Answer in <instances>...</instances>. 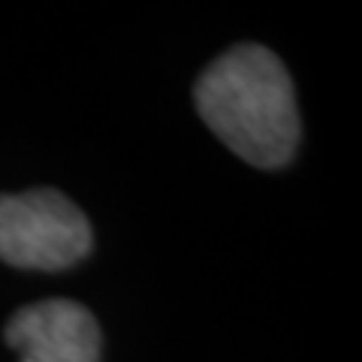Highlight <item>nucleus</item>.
<instances>
[{
	"label": "nucleus",
	"mask_w": 362,
	"mask_h": 362,
	"mask_svg": "<svg viewBox=\"0 0 362 362\" xmlns=\"http://www.w3.org/2000/svg\"><path fill=\"white\" fill-rule=\"evenodd\" d=\"M202 121L259 169L284 166L299 145L293 82L275 54L245 42L221 54L194 88Z\"/></svg>",
	"instance_id": "obj_1"
},
{
	"label": "nucleus",
	"mask_w": 362,
	"mask_h": 362,
	"mask_svg": "<svg viewBox=\"0 0 362 362\" xmlns=\"http://www.w3.org/2000/svg\"><path fill=\"white\" fill-rule=\"evenodd\" d=\"M90 251V223L58 190L0 194V259L18 269H66Z\"/></svg>",
	"instance_id": "obj_2"
},
{
	"label": "nucleus",
	"mask_w": 362,
	"mask_h": 362,
	"mask_svg": "<svg viewBox=\"0 0 362 362\" xmlns=\"http://www.w3.org/2000/svg\"><path fill=\"white\" fill-rule=\"evenodd\" d=\"M6 344L18 362H100V326L85 305L45 299L9 317Z\"/></svg>",
	"instance_id": "obj_3"
}]
</instances>
